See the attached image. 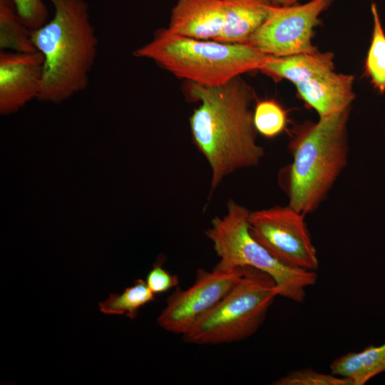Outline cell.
I'll return each mask as SVG.
<instances>
[{"label":"cell","mask_w":385,"mask_h":385,"mask_svg":"<svg viewBox=\"0 0 385 385\" xmlns=\"http://www.w3.org/2000/svg\"><path fill=\"white\" fill-rule=\"evenodd\" d=\"M188 83V97L200 103L190 118V128L211 170L209 199L227 176L258 165L264 156L250 109L255 92L241 76L215 86Z\"/></svg>","instance_id":"obj_1"},{"label":"cell","mask_w":385,"mask_h":385,"mask_svg":"<svg viewBox=\"0 0 385 385\" xmlns=\"http://www.w3.org/2000/svg\"><path fill=\"white\" fill-rule=\"evenodd\" d=\"M51 19L31 31L44 58L38 101L61 103L86 90L95 65L98 40L85 0H48Z\"/></svg>","instance_id":"obj_2"},{"label":"cell","mask_w":385,"mask_h":385,"mask_svg":"<svg viewBox=\"0 0 385 385\" xmlns=\"http://www.w3.org/2000/svg\"><path fill=\"white\" fill-rule=\"evenodd\" d=\"M349 112L306 120L291 130L292 161L282 170L279 183L288 205L304 215L317 210L347 165Z\"/></svg>","instance_id":"obj_3"},{"label":"cell","mask_w":385,"mask_h":385,"mask_svg":"<svg viewBox=\"0 0 385 385\" xmlns=\"http://www.w3.org/2000/svg\"><path fill=\"white\" fill-rule=\"evenodd\" d=\"M188 82L215 86L260 70L270 56L247 43H230L179 36L166 28L133 53Z\"/></svg>","instance_id":"obj_4"},{"label":"cell","mask_w":385,"mask_h":385,"mask_svg":"<svg viewBox=\"0 0 385 385\" xmlns=\"http://www.w3.org/2000/svg\"><path fill=\"white\" fill-rule=\"evenodd\" d=\"M250 212L244 206L230 200L227 212L212 220L205 235L219 258L215 267L222 270L242 267L258 269L272 277L280 297L302 303L306 289L317 282L316 272L288 266L274 257L251 235Z\"/></svg>","instance_id":"obj_5"},{"label":"cell","mask_w":385,"mask_h":385,"mask_svg":"<svg viewBox=\"0 0 385 385\" xmlns=\"http://www.w3.org/2000/svg\"><path fill=\"white\" fill-rule=\"evenodd\" d=\"M242 267V275L223 298L182 335L185 342L198 345L234 343L257 332L279 292L270 275L254 267Z\"/></svg>","instance_id":"obj_6"},{"label":"cell","mask_w":385,"mask_h":385,"mask_svg":"<svg viewBox=\"0 0 385 385\" xmlns=\"http://www.w3.org/2000/svg\"><path fill=\"white\" fill-rule=\"evenodd\" d=\"M305 215L288 205L252 211L251 235L281 262L295 268H319L317 250L304 220Z\"/></svg>","instance_id":"obj_7"},{"label":"cell","mask_w":385,"mask_h":385,"mask_svg":"<svg viewBox=\"0 0 385 385\" xmlns=\"http://www.w3.org/2000/svg\"><path fill=\"white\" fill-rule=\"evenodd\" d=\"M334 0H311L303 4L272 6L263 24L247 44L262 53L282 57L318 51L312 44L319 16Z\"/></svg>","instance_id":"obj_8"},{"label":"cell","mask_w":385,"mask_h":385,"mask_svg":"<svg viewBox=\"0 0 385 385\" xmlns=\"http://www.w3.org/2000/svg\"><path fill=\"white\" fill-rule=\"evenodd\" d=\"M242 272V267L197 269L192 286L186 289L178 287L168 297L157 319L158 325L168 332L185 334L223 298Z\"/></svg>","instance_id":"obj_9"},{"label":"cell","mask_w":385,"mask_h":385,"mask_svg":"<svg viewBox=\"0 0 385 385\" xmlns=\"http://www.w3.org/2000/svg\"><path fill=\"white\" fill-rule=\"evenodd\" d=\"M44 58L38 51L0 52V113L18 112L33 99H38L41 88Z\"/></svg>","instance_id":"obj_10"},{"label":"cell","mask_w":385,"mask_h":385,"mask_svg":"<svg viewBox=\"0 0 385 385\" xmlns=\"http://www.w3.org/2000/svg\"><path fill=\"white\" fill-rule=\"evenodd\" d=\"M223 21L224 0H178L166 29L182 36L217 41Z\"/></svg>","instance_id":"obj_11"},{"label":"cell","mask_w":385,"mask_h":385,"mask_svg":"<svg viewBox=\"0 0 385 385\" xmlns=\"http://www.w3.org/2000/svg\"><path fill=\"white\" fill-rule=\"evenodd\" d=\"M354 77L333 71L294 85L299 98L325 118L350 108L355 98Z\"/></svg>","instance_id":"obj_12"},{"label":"cell","mask_w":385,"mask_h":385,"mask_svg":"<svg viewBox=\"0 0 385 385\" xmlns=\"http://www.w3.org/2000/svg\"><path fill=\"white\" fill-rule=\"evenodd\" d=\"M270 0H224V21L217 41L246 43L267 17Z\"/></svg>","instance_id":"obj_13"},{"label":"cell","mask_w":385,"mask_h":385,"mask_svg":"<svg viewBox=\"0 0 385 385\" xmlns=\"http://www.w3.org/2000/svg\"><path fill=\"white\" fill-rule=\"evenodd\" d=\"M332 52L299 53L276 57L270 56L260 70L275 80L285 79L294 85L334 70Z\"/></svg>","instance_id":"obj_14"},{"label":"cell","mask_w":385,"mask_h":385,"mask_svg":"<svg viewBox=\"0 0 385 385\" xmlns=\"http://www.w3.org/2000/svg\"><path fill=\"white\" fill-rule=\"evenodd\" d=\"M329 368L332 374L348 379L351 385H364L385 372V343L346 353L332 361Z\"/></svg>","instance_id":"obj_15"},{"label":"cell","mask_w":385,"mask_h":385,"mask_svg":"<svg viewBox=\"0 0 385 385\" xmlns=\"http://www.w3.org/2000/svg\"><path fill=\"white\" fill-rule=\"evenodd\" d=\"M31 31L19 14L13 0H0L1 51H36L31 38Z\"/></svg>","instance_id":"obj_16"},{"label":"cell","mask_w":385,"mask_h":385,"mask_svg":"<svg viewBox=\"0 0 385 385\" xmlns=\"http://www.w3.org/2000/svg\"><path fill=\"white\" fill-rule=\"evenodd\" d=\"M154 300L155 294L146 282L138 279L121 294H111L106 300L99 303V308L106 314L125 315L134 319L140 307Z\"/></svg>","instance_id":"obj_17"},{"label":"cell","mask_w":385,"mask_h":385,"mask_svg":"<svg viewBox=\"0 0 385 385\" xmlns=\"http://www.w3.org/2000/svg\"><path fill=\"white\" fill-rule=\"evenodd\" d=\"M373 30L371 43L364 63V74L374 88L380 93H385V33L378 8L371 6Z\"/></svg>","instance_id":"obj_18"},{"label":"cell","mask_w":385,"mask_h":385,"mask_svg":"<svg viewBox=\"0 0 385 385\" xmlns=\"http://www.w3.org/2000/svg\"><path fill=\"white\" fill-rule=\"evenodd\" d=\"M253 122L258 133L267 138H273L285 130L287 113L274 100L259 101L253 111Z\"/></svg>","instance_id":"obj_19"},{"label":"cell","mask_w":385,"mask_h":385,"mask_svg":"<svg viewBox=\"0 0 385 385\" xmlns=\"http://www.w3.org/2000/svg\"><path fill=\"white\" fill-rule=\"evenodd\" d=\"M274 385H351L343 377L324 374L310 368L294 370L273 383Z\"/></svg>","instance_id":"obj_20"},{"label":"cell","mask_w":385,"mask_h":385,"mask_svg":"<svg viewBox=\"0 0 385 385\" xmlns=\"http://www.w3.org/2000/svg\"><path fill=\"white\" fill-rule=\"evenodd\" d=\"M24 24L34 30L48 21V8L43 0H13Z\"/></svg>","instance_id":"obj_21"},{"label":"cell","mask_w":385,"mask_h":385,"mask_svg":"<svg viewBox=\"0 0 385 385\" xmlns=\"http://www.w3.org/2000/svg\"><path fill=\"white\" fill-rule=\"evenodd\" d=\"M163 262L159 257L146 277V284L155 294L165 292L179 284L178 277L166 270Z\"/></svg>","instance_id":"obj_22"},{"label":"cell","mask_w":385,"mask_h":385,"mask_svg":"<svg viewBox=\"0 0 385 385\" xmlns=\"http://www.w3.org/2000/svg\"><path fill=\"white\" fill-rule=\"evenodd\" d=\"M299 0H270L272 4L276 6H288L296 4Z\"/></svg>","instance_id":"obj_23"}]
</instances>
